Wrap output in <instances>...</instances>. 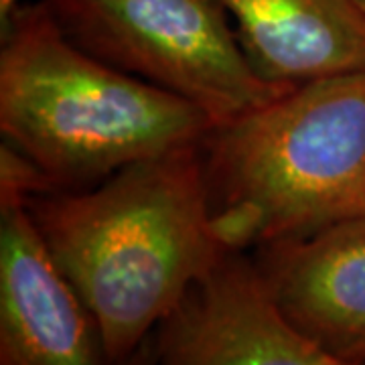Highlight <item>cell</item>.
Segmentation results:
<instances>
[{"label":"cell","instance_id":"6da1fadb","mask_svg":"<svg viewBox=\"0 0 365 365\" xmlns=\"http://www.w3.org/2000/svg\"><path fill=\"white\" fill-rule=\"evenodd\" d=\"M26 205L90 309L110 364L128 361L230 252L211 217L201 144L132 163L86 189L29 195Z\"/></svg>","mask_w":365,"mask_h":365},{"label":"cell","instance_id":"7a4b0ae2","mask_svg":"<svg viewBox=\"0 0 365 365\" xmlns=\"http://www.w3.org/2000/svg\"><path fill=\"white\" fill-rule=\"evenodd\" d=\"M211 130L197 106L78 47L45 0H23L2 21V143L51 191L91 187L132 163L201 144Z\"/></svg>","mask_w":365,"mask_h":365},{"label":"cell","instance_id":"3957f363","mask_svg":"<svg viewBox=\"0 0 365 365\" xmlns=\"http://www.w3.org/2000/svg\"><path fill=\"white\" fill-rule=\"evenodd\" d=\"M225 250L365 217V69L300 83L201 143Z\"/></svg>","mask_w":365,"mask_h":365},{"label":"cell","instance_id":"277c9868","mask_svg":"<svg viewBox=\"0 0 365 365\" xmlns=\"http://www.w3.org/2000/svg\"><path fill=\"white\" fill-rule=\"evenodd\" d=\"M83 51L197 106L213 130L297 86L254 67L220 0H45Z\"/></svg>","mask_w":365,"mask_h":365},{"label":"cell","instance_id":"5b68a950","mask_svg":"<svg viewBox=\"0 0 365 365\" xmlns=\"http://www.w3.org/2000/svg\"><path fill=\"white\" fill-rule=\"evenodd\" d=\"M153 359L165 365H333L288 323L260 262L240 250L225 252L158 323Z\"/></svg>","mask_w":365,"mask_h":365},{"label":"cell","instance_id":"8992f818","mask_svg":"<svg viewBox=\"0 0 365 365\" xmlns=\"http://www.w3.org/2000/svg\"><path fill=\"white\" fill-rule=\"evenodd\" d=\"M26 199L21 187L0 182V365L102 364L100 329Z\"/></svg>","mask_w":365,"mask_h":365},{"label":"cell","instance_id":"52a82bcc","mask_svg":"<svg viewBox=\"0 0 365 365\" xmlns=\"http://www.w3.org/2000/svg\"><path fill=\"white\" fill-rule=\"evenodd\" d=\"M260 266L302 337L333 365H365V217L268 244Z\"/></svg>","mask_w":365,"mask_h":365},{"label":"cell","instance_id":"ba28073f","mask_svg":"<svg viewBox=\"0 0 365 365\" xmlns=\"http://www.w3.org/2000/svg\"><path fill=\"white\" fill-rule=\"evenodd\" d=\"M244 51L282 86L365 69V11L357 0H220Z\"/></svg>","mask_w":365,"mask_h":365},{"label":"cell","instance_id":"9c48e42d","mask_svg":"<svg viewBox=\"0 0 365 365\" xmlns=\"http://www.w3.org/2000/svg\"><path fill=\"white\" fill-rule=\"evenodd\" d=\"M23 0H0V21H4L11 11H13L16 4H21Z\"/></svg>","mask_w":365,"mask_h":365},{"label":"cell","instance_id":"30bf717a","mask_svg":"<svg viewBox=\"0 0 365 365\" xmlns=\"http://www.w3.org/2000/svg\"><path fill=\"white\" fill-rule=\"evenodd\" d=\"M357 2H359V6L365 11V0H357Z\"/></svg>","mask_w":365,"mask_h":365}]
</instances>
